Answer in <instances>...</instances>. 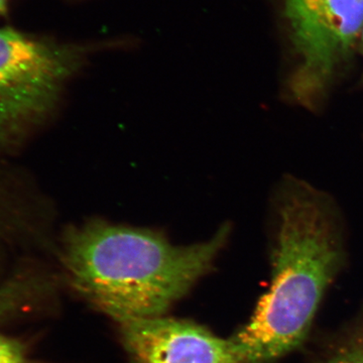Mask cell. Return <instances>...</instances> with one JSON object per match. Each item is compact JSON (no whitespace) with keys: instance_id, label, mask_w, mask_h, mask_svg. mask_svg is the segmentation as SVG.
<instances>
[{"instance_id":"cell-7","label":"cell","mask_w":363,"mask_h":363,"mask_svg":"<svg viewBox=\"0 0 363 363\" xmlns=\"http://www.w3.org/2000/svg\"><path fill=\"white\" fill-rule=\"evenodd\" d=\"M45 281L33 278H16L0 286V321L20 315L32 307L44 294Z\"/></svg>"},{"instance_id":"cell-4","label":"cell","mask_w":363,"mask_h":363,"mask_svg":"<svg viewBox=\"0 0 363 363\" xmlns=\"http://www.w3.org/2000/svg\"><path fill=\"white\" fill-rule=\"evenodd\" d=\"M297 57L289 91L316 111L350 61L363 30V0H281Z\"/></svg>"},{"instance_id":"cell-6","label":"cell","mask_w":363,"mask_h":363,"mask_svg":"<svg viewBox=\"0 0 363 363\" xmlns=\"http://www.w3.org/2000/svg\"><path fill=\"white\" fill-rule=\"evenodd\" d=\"M313 363H363V311L325 339Z\"/></svg>"},{"instance_id":"cell-3","label":"cell","mask_w":363,"mask_h":363,"mask_svg":"<svg viewBox=\"0 0 363 363\" xmlns=\"http://www.w3.org/2000/svg\"><path fill=\"white\" fill-rule=\"evenodd\" d=\"M90 50L0 28V143L18 142L49 113Z\"/></svg>"},{"instance_id":"cell-5","label":"cell","mask_w":363,"mask_h":363,"mask_svg":"<svg viewBox=\"0 0 363 363\" xmlns=\"http://www.w3.org/2000/svg\"><path fill=\"white\" fill-rule=\"evenodd\" d=\"M131 363H245L233 339L164 316L117 321Z\"/></svg>"},{"instance_id":"cell-1","label":"cell","mask_w":363,"mask_h":363,"mask_svg":"<svg viewBox=\"0 0 363 363\" xmlns=\"http://www.w3.org/2000/svg\"><path fill=\"white\" fill-rule=\"evenodd\" d=\"M272 281L250 321L230 337L245 363H274L302 347L325 293L345 264L330 197L288 179L274 195Z\"/></svg>"},{"instance_id":"cell-2","label":"cell","mask_w":363,"mask_h":363,"mask_svg":"<svg viewBox=\"0 0 363 363\" xmlns=\"http://www.w3.org/2000/svg\"><path fill=\"white\" fill-rule=\"evenodd\" d=\"M175 245L162 233L102 220L67 230L62 262L72 288L114 321L164 316L210 271L227 238Z\"/></svg>"},{"instance_id":"cell-10","label":"cell","mask_w":363,"mask_h":363,"mask_svg":"<svg viewBox=\"0 0 363 363\" xmlns=\"http://www.w3.org/2000/svg\"><path fill=\"white\" fill-rule=\"evenodd\" d=\"M362 45H363V30H362Z\"/></svg>"},{"instance_id":"cell-8","label":"cell","mask_w":363,"mask_h":363,"mask_svg":"<svg viewBox=\"0 0 363 363\" xmlns=\"http://www.w3.org/2000/svg\"><path fill=\"white\" fill-rule=\"evenodd\" d=\"M0 363H28L23 344L0 335Z\"/></svg>"},{"instance_id":"cell-9","label":"cell","mask_w":363,"mask_h":363,"mask_svg":"<svg viewBox=\"0 0 363 363\" xmlns=\"http://www.w3.org/2000/svg\"><path fill=\"white\" fill-rule=\"evenodd\" d=\"M7 11V0H0V16H4Z\"/></svg>"}]
</instances>
